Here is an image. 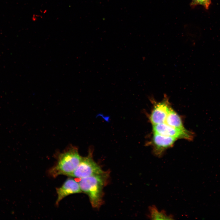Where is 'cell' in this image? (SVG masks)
Wrapping results in <instances>:
<instances>
[{
	"label": "cell",
	"mask_w": 220,
	"mask_h": 220,
	"mask_svg": "<svg viewBox=\"0 0 220 220\" xmlns=\"http://www.w3.org/2000/svg\"><path fill=\"white\" fill-rule=\"evenodd\" d=\"M154 133L178 139L191 141L194 139V133L186 129L182 130L172 127L165 122L153 125Z\"/></svg>",
	"instance_id": "277c9868"
},
{
	"label": "cell",
	"mask_w": 220,
	"mask_h": 220,
	"mask_svg": "<svg viewBox=\"0 0 220 220\" xmlns=\"http://www.w3.org/2000/svg\"><path fill=\"white\" fill-rule=\"evenodd\" d=\"M91 151L86 157H82L78 167L68 176L82 178L92 175L102 174L105 172L93 160Z\"/></svg>",
	"instance_id": "3957f363"
},
{
	"label": "cell",
	"mask_w": 220,
	"mask_h": 220,
	"mask_svg": "<svg viewBox=\"0 0 220 220\" xmlns=\"http://www.w3.org/2000/svg\"><path fill=\"white\" fill-rule=\"evenodd\" d=\"M167 125L174 128L185 130L182 119L178 114L172 108L170 110L165 121Z\"/></svg>",
	"instance_id": "9c48e42d"
},
{
	"label": "cell",
	"mask_w": 220,
	"mask_h": 220,
	"mask_svg": "<svg viewBox=\"0 0 220 220\" xmlns=\"http://www.w3.org/2000/svg\"><path fill=\"white\" fill-rule=\"evenodd\" d=\"M57 195V205L64 198L71 194L82 192L79 183L71 178L68 179L60 187L56 189Z\"/></svg>",
	"instance_id": "52a82bcc"
},
{
	"label": "cell",
	"mask_w": 220,
	"mask_h": 220,
	"mask_svg": "<svg viewBox=\"0 0 220 220\" xmlns=\"http://www.w3.org/2000/svg\"><path fill=\"white\" fill-rule=\"evenodd\" d=\"M177 139L169 136L154 133L152 143L154 155L160 157L165 151L174 145Z\"/></svg>",
	"instance_id": "8992f818"
},
{
	"label": "cell",
	"mask_w": 220,
	"mask_h": 220,
	"mask_svg": "<svg viewBox=\"0 0 220 220\" xmlns=\"http://www.w3.org/2000/svg\"><path fill=\"white\" fill-rule=\"evenodd\" d=\"M211 3V0H192L191 5L193 7L198 5H201L206 9H208Z\"/></svg>",
	"instance_id": "30bf717a"
},
{
	"label": "cell",
	"mask_w": 220,
	"mask_h": 220,
	"mask_svg": "<svg viewBox=\"0 0 220 220\" xmlns=\"http://www.w3.org/2000/svg\"><path fill=\"white\" fill-rule=\"evenodd\" d=\"M82 158L78 149L71 147L58 155L56 163L49 170V174L53 177L60 175L69 176L78 167Z\"/></svg>",
	"instance_id": "7a4b0ae2"
},
{
	"label": "cell",
	"mask_w": 220,
	"mask_h": 220,
	"mask_svg": "<svg viewBox=\"0 0 220 220\" xmlns=\"http://www.w3.org/2000/svg\"><path fill=\"white\" fill-rule=\"evenodd\" d=\"M108 176L105 173L81 178L79 183L82 191L88 196L94 208H98L103 203V188Z\"/></svg>",
	"instance_id": "6da1fadb"
},
{
	"label": "cell",
	"mask_w": 220,
	"mask_h": 220,
	"mask_svg": "<svg viewBox=\"0 0 220 220\" xmlns=\"http://www.w3.org/2000/svg\"><path fill=\"white\" fill-rule=\"evenodd\" d=\"M149 214L148 217L152 220H172L174 216L172 215H168L163 210L160 211L154 205L149 206Z\"/></svg>",
	"instance_id": "ba28073f"
},
{
	"label": "cell",
	"mask_w": 220,
	"mask_h": 220,
	"mask_svg": "<svg viewBox=\"0 0 220 220\" xmlns=\"http://www.w3.org/2000/svg\"><path fill=\"white\" fill-rule=\"evenodd\" d=\"M171 108L168 98L164 95L162 101L155 103L150 115L149 120L153 125L164 123Z\"/></svg>",
	"instance_id": "5b68a950"
}]
</instances>
